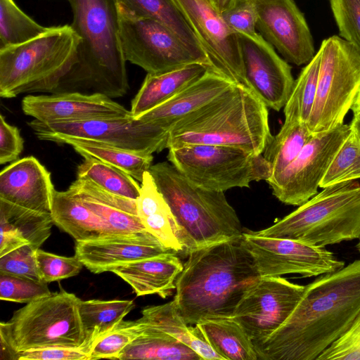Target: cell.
<instances>
[{
	"mask_svg": "<svg viewBox=\"0 0 360 360\" xmlns=\"http://www.w3.org/2000/svg\"><path fill=\"white\" fill-rule=\"evenodd\" d=\"M77 176L89 180L115 195L136 200L141 191L139 181L127 172L93 158H86L77 167Z\"/></svg>",
	"mask_w": 360,
	"mask_h": 360,
	"instance_id": "37",
	"label": "cell"
},
{
	"mask_svg": "<svg viewBox=\"0 0 360 360\" xmlns=\"http://www.w3.org/2000/svg\"><path fill=\"white\" fill-rule=\"evenodd\" d=\"M134 307L133 300H80L79 312L85 335L82 349L89 354L94 342L115 328Z\"/></svg>",
	"mask_w": 360,
	"mask_h": 360,
	"instance_id": "33",
	"label": "cell"
},
{
	"mask_svg": "<svg viewBox=\"0 0 360 360\" xmlns=\"http://www.w3.org/2000/svg\"><path fill=\"white\" fill-rule=\"evenodd\" d=\"M118 6L138 17L152 18L170 28L206 65L212 62L195 32L174 0H116Z\"/></svg>",
	"mask_w": 360,
	"mask_h": 360,
	"instance_id": "29",
	"label": "cell"
},
{
	"mask_svg": "<svg viewBox=\"0 0 360 360\" xmlns=\"http://www.w3.org/2000/svg\"><path fill=\"white\" fill-rule=\"evenodd\" d=\"M319 52L317 92L308 121L313 134L344 124L360 89V52L352 44L332 36L322 41Z\"/></svg>",
	"mask_w": 360,
	"mask_h": 360,
	"instance_id": "10",
	"label": "cell"
},
{
	"mask_svg": "<svg viewBox=\"0 0 360 360\" xmlns=\"http://www.w3.org/2000/svg\"><path fill=\"white\" fill-rule=\"evenodd\" d=\"M55 188L51 173L34 157L14 161L0 174V200L51 213Z\"/></svg>",
	"mask_w": 360,
	"mask_h": 360,
	"instance_id": "21",
	"label": "cell"
},
{
	"mask_svg": "<svg viewBox=\"0 0 360 360\" xmlns=\"http://www.w3.org/2000/svg\"><path fill=\"white\" fill-rule=\"evenodd\" d=\"M358 243L356 244V248L358 249V250L360 252V238L358 239Z\"/></svg>",
	"mask_w": 360,
	"mask_h": 360,
	"instance_id": "52",
	"label": "cell"
},
{
	"mask_svg": "<svg viewBox=\"0 0 360 360\" xmlns=\"http://www.w3.org/2000/svg\"><path fill=\"white\" fill-rule=\"evenodd\" d=\"M18 360H89V355L81 348L49 347L20 352Z\"/></svg>",
	"mask_w": 360,
	"mask_h": 360,
	"instance_id": "48",
	"label": "cell"
},
{
	"mask_svg": "<svg viewBox=\"0 0 360 360\" xmlns=\"http://www.w3.org/2000/svg\"><path fill=\"white\" fill-rule=\"evenodd\" d=\"M210 69L204 64L193 63L165 72L147 73L131 101L132 116L136 118L169 100Z\"/></svg>",
	"mask_w": 360,
	"mask_h": 360,
	"instance_id": "28",
	"label": "cell"
},
{
	"mask_svg": "<svg viewBox=\"0 0 360 360\" xmlns=\"http://www.w3.org/2000/svg\"><path fill=\"white\" fill-rule=\"evenodd\" d=\"M40 140L61 143L65 139L89 141L124 150L153 155L167 148L170 128L133 116L69 122H28Z\"/></svg>",
	"mask_w": 360,
	"mask_h": 360,
	"instance_id": "11",
	"label": "cell"
},
{
	"mask_svg": "<svg viewBox=\"0 0 360 360\" xmlns=\"http://www.w3.org/2000/svg\"><path fill=\"white\" fill-rule=\"evenodd\" d=\"M48 28L25 13L13 0H0V49L30 41Z\"/></svg>",
	"mask_w": 360,
	"mask_h": 360,
	"instance_id": "38",
	"label": "cell"
},
{
	"mask_svg": "<svg viewBox=\"0 0 360 360\" xmlns=\"http://www.w3.org/2000/svg\"><path fill=\"white\" fill-rule=\"evenodd\" d=\"M23 112L41 122H69L132 116L130 110L103 94L58 92L28 95L22 101Z\"/></svg>",
	"mask_w": 360,
	"mask_h": 360,
	"instance_id": "19",
	"label": "cell"
},
{
	"mask_svg": "<svg viewBox=\"0 0 360 360\" xmlns=\"http://www.w3.org/2000/svg\"><path fill=\"white\" fill-rule=\"evenodd\" d=\"M350 126L352 130L360 139V112L354 115Z\"/></svg>",
	"mask_w": 360,
	"mask_h": 360,
	"instance_id": "50",
	"label": "cell"
},
{
	"mask_svg": "<svg viewBox=\"0 0 360 360\" xmlns=\"http://www.w3.org/2000/svg\"><path fill=\"white\" fill-rule=\"evenodd\" d=\"M248 1L255 10L259 34L287 62L302 65L314 58L309 28L293 0Z\"/></svg>",
	"mask_w": 360,
	"mask_h": 360,
	"instance_id": "17",
	"label": "cell"
},
{
	"mask_svg": "<svg viewBox=\"0 0 360 360\" xmlns=\"http://www.w3.org/2000/svg\"><path fill=\"white\" fill-rule=\"evenodd\" d=\"M360 360V313L350 328L316 360Z\"/></svg>",
	"mask_w": 360,
	"mask_h": 360,
	"instance_id": "45",
	"label": "cell"
},
{
	"mask_svg": "<svg viewBox=\"0 0 360 360\" xmlns=\"http://www.w3.org/2000/svg\"><path fill=\"white\" fill-rule=\"evenodd\" d=\"M53 224L50 213L0 200V257L27 244L39 249L50 236Z\"/></svg>",
	"mask_w": 360,
	"mask_h": 360,
	"instance_id": "25",
	"label": "cell"
},
{
	"mask_svg": "<svg viewBox=\"0 0 360 360\" xmlns=\"http://www.w3.org/2000/svg\"><path fill=\"white\" fill-rule=\"evenodd\" d=\"M350 124L314 134L282 172L266 180L281 202L300 206L318 193L334 156L351 132Z\"/></svg>",
	"mask_w": 360,
	"mask_h": 360,
	"instance_id": "13",
	"label": "cell"
},
{
	"mask_svg": "<svg viewBox=\"0 0 360 360\" xmlns=\"http://www.w3.org/2000/svg\"><path fill=\"white\" fill-rule=\"evenodd\" d=\"M305 285L278 277H261L238 303L232 319L238 322L254 344L267 340L290 316Z\"/></svg>",
	"mask_w": 360,
	"mask_h": 360,
	"instance_id": "15",
	"label": "cell"
},
{
	"mask_svg": "<svg viewBox=\"0 0 360 360\" xmlns=\"http://www.w3.org/2000/svg\"><path fill=\"white\" fill-rule=\"evenodd\" d=\"M23 139L19 129L9 124L4 115H0V163L17 160L23 150Z\"/></svg>",
	"mask_w": 360,
	"mask_h": 360,
	"instance_id": "47",
	"label": "cell"
},
{
	"mask_svg": "<svg viewBox=\"0 0 360 360\" xmlns=\"http://www.w3.org/2000/svg\"><path fill=\"white\" fill-rule=\"evenodd\" d=\"M79 36L70 25L50 27L25 43L0 49V96L52 92L77 62Z\"/></svg>",
	"mask_w": 360,
	"mask_h": 360,
	"instance_id": "6",
	"label": "cell"
},
{
	"mask_svg": "<svg viewBox=\"0 0 360 360\" xmlns=\"http://www.w3.org/2000/svg\"><path fill=\"white\" fill-rule=\"evenodd\" d=\"M272 138L266 105L250 89L234 84L176 122L167 148L217 145L262 154Z\"/></svg>",
	"mask_w": 360,
	"mask_h": 360,
	"instance_id": "4",
	"label": "cell"
},
{
	"mask_svg": "<svg viewBox=\"0 0 360 360\" xmlns=\"http://www.w3.org/2000/svg\"><path fill=\"white\" fill-rule=\"evenodd\" d=\"M219 13L231 8L237 0H207Z\"/></svg>",
	"mask_w": 360,
	"mask_h": 360,
	"instance_id": "49",
	"label": "cell"
},
{
	"mask_svg": "<svg viewBox=\"0 0 360 360\" xmlns=\"http://www.w3.org/2000/svg\"><path fill=\"white\" fill-rule=\"evenodd\" d=\"M320 58L318 51L295 80L291 94L284 106L283 123L302 122L308 124L317 92Z\"/></svg>",
	"mask_w": 360,
	"mask_h": 360,
	"instance_id": "36",
	"label": "cell"
},
{
	"mask_svg": "<svg viewBox=\"0 0 360 360\" xmlns=\"http://www.w3.org/2000/svg\"><path fill=\"white\" fill-rule=\"evenodd\" d=\"M234 84L224 75L210 69L169 100L136 119L158 122L171 129L176 122L207 104Z\"/></svg>",
	"mask_w": 360,
	"mask_h": 360,
	"instance_id": "24",
	"label": "cell"
},
{
	"mask_svg": "<svg viewBox=\"0 0 360 360\" xmlns=\"http://www.w3.org/2000/svg\"><path fill=\"white\" fill-rule=\"evenodd\" d=\"M68 190L98 215L116 236L146 231L138 216L136 200L108 192L85 179L77 178Z\"/></svg>",
	"mask_w": 360,
	"mask_h": 360,
	"instance_id": "22",
	"label": "cell"
},
{
	"mask_svg": "<svg viewBox=\"0 0 360 360\" xmlns=\"http://www.w3.org/2000/svg\"><path fill=\"white\" fill-rule=\"evenodd\" d=\"M237 35L250 89L266 107L279 111L285 105L295 84L290 65L260 34Z\"/></svg>",
	"mask_w": 360,
	"mask_h": 360,
	"instance_id": "18",
	"label": "cell"
},
{
	"mask_svg": "<svg viewBox=\"0 0 360 360\" xmlns=\"http://www.w3.org/2000/svg\"><path fill=\"white\" fill-rule=\"evenodd\" d=\"M149 172L181 230L184 255L242 236L240 219L224 192L195 186L169 162L152 165Z\"/></svg>",
	"mask_w": 360,
	"mask_h": 360,
	"instance_id": "5",
	"label": "cell"
},
{
	"mask_svg": "<svg viewBox=\"0 0 360 360\" xmlns=\"http://www.w3.org/2000/svg\"><path fill=\"white\" fill-rule=\"evenodd\" d=\"M220 14L228 27L236 33L250 36L258 34L255 12L249 1L237 0L231 8Z\"/></svg>",
	"mask_w": 360,
	"mask_h": 360,
	"instance_id": "46",
	"label": "cell"
},
{
	"mask_svg": "<svg viewBox=\"0 0 360 360\" xmlns=\"http://www.w3.org/2000/svg\"><path fill=\"white\" fill-rule=\"evenodd\" d=\"M167 159L191 183L210 191L249 188L251 182L266 181L271 175V166L263 155L230 146L189 145L169 148Z\"/></svg>",
	"mask_w": 360,
	"mask_h": 360,
	"instance_id": "9",
	"label": "cell"
},
{
	"mask_svg": "<svg viewBox=\"0 0 360 360\" xmlns=\"http://www.w3.org/2000/svg\"><path fill=\"white\" fill-rule=\"evenodd\" d=\"M73 293L61 289L27 303L8 322H1L0 335L20 352L49 347L82 349L85 335L79 302Z\"/></svg>",
	"mask_w": 360,
	"mask_h": 360,
	"instance_id": "8",
	"label": "cell"
},
{
	"mask_svg": "<svg viewBox=\"0 0 360 360\" xmlns=\"http://www.w3.org/2000/svg\"><path fill=\"white\" fill-rule=\"evenodd\" d=\"M61 143L71 146L84 158H93L114 166L129 174L141 183L144 174L149 171L153 155L132 152L98 143L68 139Z\"/></svg>",
	"mask_w": 360,
	"mask_h": 360,
	"instance_id": "34",
	"label": "cell"
},
{
	"mask_svg": "<svg viewBox=\"0 0 360 360\" xmlns=\"http://www.w3.org/2000/svg\"><path fill=\"white\" fill-rule=\"evenodd\" d=\"M195 326L224 360H258L253 342L235 320H207Z\"/></svg>",
	"mask_w": 360,
	"mask_h": 360,
	"instance_id": "31",
	"label": "cell"
},
{
	"mask_svg": "<svg viewBox=\"0 0 360 360\" xmlns=\"http://www.w3.org/2000/svg\"><path fill=\"white\" fill-rule=\"evenodd\" d=\"M351 110H352L353 115L360 112V89L356 95Z\"/></svg>",
	"mask_w": 360,
	"mask_h": 360,
	"instance_id": "51",
	"label": "cell"
},
{
	"mask_svg": "<svg viewBox=\"0 0 360 360\" xmlns=\"http://www.w3.org/2000/svg\"><path fill=\"white\" fill-rule=\"evenodd\" d=\"M52 293L47 283L18 276L0 273V299L28 303Z\"/></svg>",
	"mask_w": 360,
	"mask_h": 360,
	"instance_id": "41",
	"label": "cell"
},
{
	"mask_svg": "<svg viewBox=\"0 0 360 360\" xmlns=\"http://www.w3.org/2000/svg\"><path fill=\"white\" fill-rule=\"evenodd\" d=\"M340 35L360 52V0H330Z\"/></svg>",
	"mask_w": 360,
	"mask_h": 360,
	"instance_id": "43",
	"label": "cell"
},
{
	"mask_svg": "<svg viewBox=\"0 0 360 360\" xmlns=\"http://www.w3.org/2000/svg\"><path fill=\"white\" fill-rule=\"evenodd\" d=\"M37 250L32 245L27 244L0 257V273L44 282L37 262Z\"/></svg>",
	"mask_w": 360,
	"mask_h": 360,
	"instance_id": "44",
	"label": "cell"
},
{
	"mask_svg": "<svg viewBox=\"0 0 360 360\" xmlns=\"http://www.w3.org/2000/svg\"><path fill=\"white\" fill-rule=\"evenodd\" d=\"M262 237L287 238L325 248L360 238V184L348 181L323 188L269 228L249 231Z\"/></svg>",
	"mask_w": 360,
	"mask_h": 360,
	"instance_id": "7",
	"label": "cell"
},
{
	"mask_svg": "<svg viewBox=\"0 0 360 360\" xmlns=\"http://www.w3.org/2000/svg\"><path fill=\"white\" fill-rule=\"evenodd\" d=\"M75 256L94 274L129 262L172 252L150 232L120 235L98 240L75 242Z\"/></svg>",
	"mask_w": 360,
	"mask_h": 360,
	"instance_id": "20",
	"label": "cell"
},
{
	"mask_svg": "<svg viewBox=\"0 0 360 360\" xmlns=\"http://www.w3.org/2000/svg\"><path fill=\"white\" fill-rule=\"evenodd\" d=\"M184 264L172 251L158 256L116 266L109 269L127 282L136 296L158 295L166 298L176 288Z\"/></svg>",
	"mask_w": 360,
	"mask_h": 360,
	"instance_id": "23",
	"label": "cell"
},
{
	"mask_svg": "<svg viewBox=\"0 0 360 360\" xmlns=\"http://www.w3.org/2000/svg\"><path fill=\"white\" fill-rule=\"evenodd\" d=\"M136 206L138 216L146 231L169 250L184 254L181 230L149 171L144 174L141 183Z\"/></svg>",
	"mask_w": 360,
	"mask_h": 360,
	"instance_id": "26",
	"label": "cell"
},
{
	"mask_svg": "<svg viewBox=\"0 0 360 360\" xmlns=\"http://www.w3.org/2000/svg\"><path fill=\"white\" fill-rule=\"evenodd\" d=\"M260 278L240 236L191 251L176 281L173 300L188 325L230 319Z\"/></svg>",
	"mask_w": 360,
	"mask_h": 360,
	"instance_id": "2",
	"label": "cell"
},
{
	"mask_svg": "<svg viewBox=\"0 0 360 360\" xmlns=\"http://www.w3.org/2000/svg\"><path fill=\"white\" fill-rule=\"evenodd\" d=\"M174 1L198 36L214 70L250 89L237 33L228 27L221 14L207 0Z\"/></svg>",
	"mask_w": 360,
	"mask_h": 360,
	"instance_id": "16",
	"label": "cell"
},
{
	"mask_svg": "<svg viewBox=\"0 0 360 360\" xmlns=\"http://www.w3.org/2000/svg\"><path fill=\"white\" fill-rule=\"evenodd\" d=\"M313 135L307 123H283L263 152L271 169L269 179L279 174L292 162Z\"/></svg>",
	"mask_w": 360,
	"mask_h": 360,
	"instance_id": "35",
	"label": "cell"
},
{
	"mask_svg": "<svg viewBox=\"0 0 360 360\" xmlns=\"http://www.w3.org/2000/svg\"><path fill=\"white\" fill-rule=\"evenodd\" d=\"M143 325L142 333L124 349L118 360H202L191 347L174 337Z\"/></svg>",
	"mask_w": 360,
	"mask_h": 360,
	"instance_id": "32",
	"label": "cell"
},
{
	"mask_svg": "<svg viewBox=\"0 0 360 360\" xmlns=\"http://www.w3.org/2000/svg\"><path fill=\"white\" fill-rule=\"evenodd\" d=\"M359 313L360 259L305 285L284 323L255 346L258 359L316 360Z\"/></svg>",
	"mask_w": 360,
	"mask_h": 360,
	"instance_id": "1",
	"label": "cell"
},
{
	"mask_svg": "<svg viewBox=\"0 0 360 360\" xmlns=\"http://www.w3.org/2000/svg\"><path fill=\"white\" fill-rule=\"evenodd\" d=\"M143 325L137 320L122 321L92 345L89 360L99 359H117L124 349L143 331Z\"/></svg>",
	"mask_w": 360,
	"mask_h": 360,
	"instance_id": "40",
	"label": "cell"
},
{
	"mask_svg": "<svg viewBox=\"0 0 360 360\" xmlns=\"http://www.w3.org/2000/svg\"><path fill=\"white\" fill-rule=\"evenodd\" d=\"M241 240L251 254L261 277L289 274L313 277L345 266V262L332 252L299 240L258 236L249 231L243 232Z\"/></svg>",
	"mask_w": 360,
	"mask_h": 360,
	"instance_id": "14",
	"label": "cell"
},
{
	"mask_svg": "<svg viewBox=\"0 0 360 360\" xmlns=\"http://www.w3.org/2000/svg\"><path fill=\"white\" fill-rule=\"evenodd\" d=\"M36 258L41 278L46 283L75 276L84 266L75 255L60 256L39 248Z\"/></svg>",
	"mask_w": 360,
	"mask_h": 360,
	"instance_id": "42",
	"label": "cell"
},
{
	"mask_svg": "<svg viewBox=\"0 0 360 360\" xmlns=\"http://www.w3.org/2000/svg\"><path fill=\"white\" fill-rule=\"evenodd\" d=\"M118 10L120 40L126 61L150 74L193 63L204 64L165 25L152 18L133 15L119 6Z\"/></svg>",
	"mask_w": 360,
	"mask_h": 360,
	"instance_id": "12",
	"label": "cell"
},
{
	"mask_svg": "<svg viewBox=\"0 0 360 360\" xmlns=\"http://www.w3.org/2000/svg\"><path fill=\"white\" fill-rule=\"evenodd\" d=\"M79 36L77 62L55 91L87 89L111 98L129 89L116 0H68Z\"/></svg>",
	"mask_w": 360,
	"mask_h": 360,
	"instance_id": "3",
	"label": "cell"
},
{
	"mask_svg": "<svg viewBox=\"0 0 360 360\" xmlns=\"http://www.w3.org/2000/svg\"><path fill=\"white\" fill-rule=\"evenodd\" d=\"M360 179V139L352 130L334 156L321 188Z\"/></svg>",
	"mask_w": 360,
	"mask_h": 360,
	"instance_id": "39",
	"label": "cell"
},
{
	"mask_svg": "<svg viewBox=\"0 0 360 360\" xmlns=\"http://www.w3.org/2000/svg\"><path fill=\"white\" fill-rule=\"evenodd\" d=\"M138 319L143 324L162 331L191 347L202 360H224L200 334L195 326H189L179 314L174 300L148 306Z\"/></svg>",
	"mask_w": 360,
	"mask_h": 360,
	"instance_id": "30",
	"label": "cell"
},
{
	"mask_svg": "<svg viewBox=\"0 0 360 360\" xmlns=\"http://www.w3.org/2000/svg\"><path fill=\"white\" fill-rule=\"evenodd\" d=\"M51 216L55 225L75 241L116 236L105 221L68 190L55 191Z\"/></svg>",
	"mask_w": 360,
	"mask_h": 360,
	"instance_id": "27",
	"label": "cell"
}]
</instances>
